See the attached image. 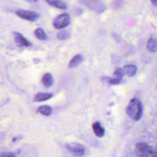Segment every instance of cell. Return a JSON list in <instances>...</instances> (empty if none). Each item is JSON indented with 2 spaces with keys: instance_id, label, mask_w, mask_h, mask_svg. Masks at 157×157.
<instances>
[{
  "instance_id": "8fae6325",
  "label": "cell",
  "mask_w": 157,
  "mask_h": 157,
  "mask_svg": "<svg viewBox=\"0 0 157 157\" xmlns=\"http://www.w3.org/2000/svg\"><path fill=\"white\" fill-rule=\"evenodd\" d=\"M42 82L45 87H50L53 83V78L51 74L46 73L42 78Z\"/></svg>"
},
{
  "instance_id": "3957f363",
  "label": "cell",
  "mask_w": 157,
  "mask_h": 157,
  "mask_svg": "<svg viewBox=\"0 0 157 157\" xmlns=\"http://www.w3.org/2000/svg\"><path fill=\"white\" fill-rule=\"evenodd\" d=\"M80 2L89 9L98 13L104 12L106 9L105 4L101 0H80Z\"/></svg>"
},
{
  "instance_id": "ac0fdd59",
  "label": "cell",
  "mask_w": 157,
  "mask_h": 157,
  "mask_svg": "<svg viewBox=\"0 0 157 157\" xmlns=\"http://www.w3.org/2000/svg\"><path fill=\"white\" fill-rule=\"evenodd\" d=\"M57 38L59 40H63L67 39L70 37V33L66 30L60 31L57 33Z\"/></svg>"
},
{
  "instance_id": "ffe728a7",
  "label": "cell",
  "mask_w": 157,
  "mask_h": 157,
  "mask_svg": "<svg viewBox=\"0 0 157 157\" xmlns=\"http://www.w3.org/2000/svg\"><path fill=\"white\" fill-rule=\"evenodd\" d=\"M150 1L154 6L157 7V0H150Z\"/></svg>"
},
{
  "instance_id": "7a4b0ae2",
  "label": "cell",
  "mask_w": 157,
  "mask_h": 157,
  "mask_svg": "<svg viewBox=\"0 0 157 157\" xmlns=\"http://www.w3.org/2000/svg\"><path fill=\"white\" fill-rule=\"evenodd\" d=\"M135 152L138 157H156L155 148L144 142L136 144Z\"/></svg>"
},
{
  "instance_id": "e0dca14e",
  "label": "cell",
  "mask_w": 157,
  "mask_h": 157,
  "mask_svg": "<svg viewBox=\"0 0 157 157\" xmlns=\"http://www.w3.org/2000/svg\"><path fill=\"white\" fill-rule=\"evenodd\" d=\"M34 33H35L36 37L37 39H40V40H46L47 38V36H46L45 32H44V31H43V29H41V28H37V29H36V31H35V32H34Z\"/></svg>"
},
{
  "instance_id": "277c9868",
  "label": "cell",
  "mask_w": 157,
  "mask_h": 157,
  "mask_svg": "<svg viewBox=\"0 0 157 157\" xmlns=\"http://www.w3.org/2000/svg\"><path fill=\"white\" fill-rule=\"evenodd\" d=\"M71 23V17L68 13H62L56 16L53 21V25L56 29H63Z\"/></svg>"
},
{
  "instance_id": "8992f818",
  "label": "cell",
  "mask_w": 157,
  "mask_h": 157,
  "mask_svg": "<svg viewBox=\"0 0 157 157\" xmlns=\"http://www.w3.org/2000/svg\"><path fill=\"white\" fill-rule=\"evenodd\" d=\"M15 13L21 18L31 21H36L40 17V15L38 13L29 10H18L16 11Z\"/></svg>"
},
{
  "instance_id": "5b68a950",
  "label": "cell",
  "mask_w": 157,
  "mask_h": 157,
  "mask_svg": "<svg viewBox=\"0 0 157 157\" xmlns=\"http://www.w3.org/2000/svg\"><path fill=\"white\" fill-rule=\"evenodd\" d=\"M66 147L70 152L77 156H82L85 154V152L84 146L78 142H71L67 144Z\"/></svg>"
},
{
  "instance_id": "4fadbf2b",
  "label": "cell",
  "mask_w": 157,
  "mask_h": 157,
  "mask_svg": "<svg viewBox=\"0 0 157 157\" xmlns=\"http://www.w3.org/2000/svg\"><path fill=\"white\" fill-rule=\"evenodd\" d=\"M45 1L50 5L61 9H67V5L63 1L59 0H45Z\"/></svg>"
},
{
  "instance_id": "52a82bcc",
  "label": "cell",
  "mask_w": 157,
  "mask_h": 157,
  "mask_svg": "<svg viewBox=\"0 0 157 157\" xmlns=\"http://www.w3.org/2000/svg\"><path fill=\"white\" fill-rule=\"evenodd\" d=\"M13 36L15 41L17 44L23 47H29L31 45V43L27 40L23 35L17 32H13Z\"/></svg>"
},
{
  "instance_id": "d6986e66",
  "label": "cell",
  "mask_w": 157,
  "mask_h": 157,
  "mask_svg": "<svg viewBox=\"0 0 157 157\" xmlns=\"http://www.w3.org/2000/svg\"><path fill=\"white\" fill-rule=\"evenodd\" d=\"M0 157H15V156L12 153L5 152L0 154Z\"/></svg>"
},
{
  "instance_id": "7402d4cb",
  "label": "cell",
  "mask_w": 157,
  "mask_h": 157,
  "mask_svg": "<svg viewBox=\"0 0 157 157\" xmlns=\"http://www.w3.org/2000/svg\"><path fill=\"white\" fill-rule=\"evenodd\" d=\"M155 152H156V157H157V145H156V148H155Z\"/></svg>"
},
{
  "instance_id": "5bb4252c",
  "label": "cell",
  "mask_w": 157,
  "mask_h": 157,
  "mask_svg": "<svg viewBox=\"0 0 157 157\" xmlns=\"http://www.w3.org/2000/svg\"><path fill=\"white\" fill-rule=\"evenodd\" d=\"M52 97V94L50 93H39L36 94L34 97V101L37 102L44 101L47 99H49Z\"/></svg>"
},
{
  "instance_id": "6da1fadb",
  "label": "cell",
  "mask_w": 157,
  "mask_h": 157,
  "mask_svg": "<svg viewBox=\"0 0 157 157\" xmlns=\"http://www.w3.org/2000/svg\"><path fill=\"white\" fill-rule=\"evenodd\" d=\"M126 112L132 120H139L143 115V105L141 101L137 98L132 99L126 107Z\"/></svg>"
},
{
  "instance_id": "2e32d148",
  "label": "cell",
  "mask_w": 157,
  "mask_h": 157,
  "mask_svg": "<svg viewBox=\"0 0 157 157\" xmlns=\"http://www.w3.org/2000/svg\"><path fill=\"white\" fill-rule=\"evenodd\" d=\"M124 75L123 69L121 68H117L115 69L113 74V78H115L120 82H122L123 75Z\"/></svg>"
},
{
  "instance_id": "7c38bea8",
  "label": "cell",
  "mask_w": 157,
  "mask_h": 157,
  "mask_svg": "<svg viewBox=\"0 0 157 157\" xmlns=\"http://www.w3.org/2000/svg\"><path fill=\"white\" fill-rule=\"evenodd\" d=\"M147 48L150 52H155L157 51V39L154 37H150L147 44Z\"/></svg>"
},
{
  "instance_id": "9a60e30c",
  "label": "cell",
  "mask_w": 157,
  "mask_h": 157,
  "mask_svg": "<svg viewBox=\"0 0 157 157\" xmlns=\"http://www.w3.org/2000/svg\"><path fill=\"white\" fill-rule=\"evenodd\" d=\"M37 111L44 115L48 116L51 115L52 112V109L48 105H42L37 109Z\"/></svg>"
},
{
  "instance_id": "44dd1931",
  "label": "cell",
  "mask_w": 157,
  "mask_h": 157,
  "mask_svg": "<svg viewBox=\"0 0 157 157\" xmlns=\"http://www.w3.org/2000/svg\"><path fill=\"white\" fill-rule=\"evenodd\" d=\"M25 1H28V2H34L37 1V0H25Z\"/></svg>"
},
{
  "instance_id": "9c48e42d",
  "label": "cell",
  "mask_w": 157,
  "mask_h": 157,
  "mask_svg": "<svg viewBox=\"0 0 157 157\" xmlns=\"http://www.w3.org/2000/svg\"><path fill=\"white\" fill-rule=\"evenodd\" d=\"M83 61V56L82 55L78 54L75 55L70 61L69 63V68H74L78 66Z\"/></svg>"
},
{
  "instance_id": "30bf717a",
  "label": "cell",
  "mask_w": 157,
  "mask_h": 157,
  "mask_svg": "<svg viewBox=\"0 0 157 157\" xmlns=\"http://www.w3.org/2000/svg\"><path fill=\"white\" fill-rule=\"evenodd\" d=\"M124 74L129 77H133L137 72V67L135 65H126L123 68Z\"/></svg>"
},
{
  "instance_id": "ba28073f",
  "label": "cell",
  "mask_w": 157,
  "mask_h": 157,
  "mask_svg": "<svg viewBox=\"0 0 157 157\" xmlns=\"http://www.w3.org/2000/svg\"><path fill=\"white\" fill-rule=\"evenodd\" d=\"M93 130L96 136L99 137H102L105 134V129L101 126V123L99 121L94 122L92 125Z\"/></svg>"
}]
</instances>
